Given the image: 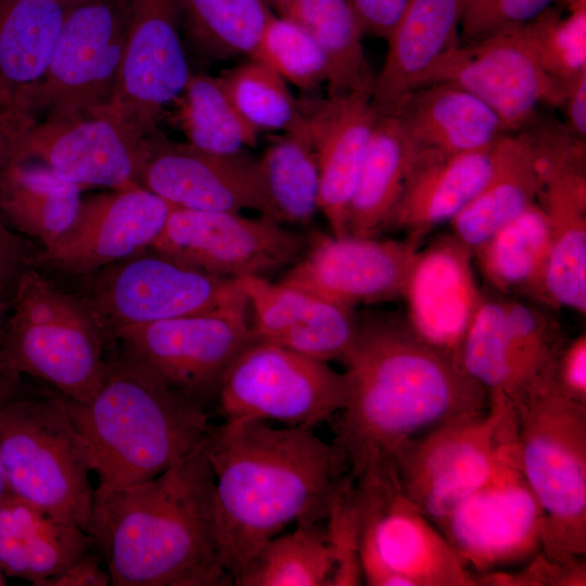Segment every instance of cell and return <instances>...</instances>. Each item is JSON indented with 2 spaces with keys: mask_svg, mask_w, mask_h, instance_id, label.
<instances>
[{
  "mask_svg": "<svg viewBox=\"0 0 586 586\" xmlns=\"http://www.w3.org/2000/svg\"><path fill=\"white\" fill-rule=\"evenodd\" d=\"M215 487L220 561L234 585L259 549L293 521L316 523L348 474L341 450L311 428L225 421L204 442Z\"/></svg>",
  "mask_w": 586,
  "mask_h": 586,
  "instance_id": "7a4b0ae2",
  "label": "cell"
},
{
  "mask_svg": "<svg viewBox=\"0 0 586 586\" xmlns=\"http://www.w3.org/2000/svg\"><path fill=\"white\" fill-rule=\"evenodd\" d=\"M252 310L256 340L329 361L341 359L357 327V313L263 277L234 279Z\"/></svg>",
  "mask_w": 586,
  "mask_h": 586,
  "instance_id": "cb8c5ba5",
  "label": "cell"
},
{
  "mask_svg": "<svg viewBox=\"0 0 586 586\" xmlns=\"http://www.w3.org/2000/svg\"><path fill=\"white\" fill-rule=\"evenodd\" d=\"M543 511L519 462L515 416L486 479L437 528L475 575L532 560L542 549Z\"/></svg>",
  "mask_w": 586,
  "mask_h": 586,
  "instance_id": "ba28073f",
  "label": "cell"
},
{
  "mask_svg": "<svg viewBox=\"0 0 586 586\" xmlns=\"http://www.w3.org/2000/svg\"><path fill=\"white\" fill-rule=\"evenodd\" d=\"M20 374L0 367V407L17 397Z\"/></svg>",
  "mask_w": 586,
  "mask_h": 586,
  "instance_id": "f5cc1de1",
  "label": "cell"
},
{
  "mask_svg": "<svg viewBox=\"0 0 586 586\" xmlns=\"http://www.w3.org/2000/svg\"><path fill=\"white\" fill-rule=\"evenodd\" d=\"M151 132L109 104L89 112L30 119L15 139L11 164L39 163L84 189L131 188L140 186L143 144Z\"/></svg>",
  "mask_w": 586,
  "mask_h": 586,
  "instance_id": "4fadbf2b",
  "label": "cell"
},
{
  "mask_svg": "<svg viewBox=\"0 0 586 586\" xmlns=\"http://www.w3.org/2000/svg\"><path fill=\"white\" fill-rule=\"evenodd\" d=\"M413 0H349L362 35L387 40Z\"/></svg>",
  "mask_w": 586,
  "mask_h": 586,
  "instance_id": "c3c4849f",
  "label": "cell"
},
{
  "mask_svg": "<svg viewBox=\"0 0 586 586\" xmlns=\"http://www.w3.org/2000/svg\"><path fill=\"white\" fill-rule=\"evenodd\" d=\"M268 5L272 9V11L278 14L285 16L290 5L292 3V0H265Z\"/></svg>",
  "mask_w": 586,
  "mask_h": 586,
  "instance_id": "11a10c76",
  "label": "cell"
},
{
  "mask_svg": "<svg viewBox=\"0 0 586 586\" xmlns=\"http://www.w3.org/2000/svg\"><path fill=\"white\" fill-rule=\"evenodd\" d=\"M539 63L556 80L569 86L586 71V11L561 15L552 5L522 26Z\"/></svg>",
  "mask_w": 586,
  "mask_h": 586,
  "instance_id": "7bdbcfd3",
  "label": "cell"
},
{
  "mask_svg": "<svg viewBox=\"0 0 586 586\" xmlns=\"http://www.w3.org/2000/svg\"><path fill=\"white\" fill-rule=\"evenodd\" d=\"M460 368L489 394L514 403L542 372L511 332L504 296L483 291L482 301L463 337Z\"/></svg>",
  "mask_w": 586,
  "mask_h": 586,
  "instance_id": "1f68e13d",
  "label": "cell"
},
{
  "mask_svg": "<svg viewBox=\"0 0 586 586\" xmlns=\"http://www.w3.org/2000/svg\"><path fill=\"white\" fill-rule=\"evenodd\" d=\"M94 547L91 535L78 525L12 493L0 504V568L4 575L38 586Z\"/></svg>",
  "mask_w": 586,
  "mask_h": 586,
  "instance_id": "83f0119b",
  "label": "cell"
},
{
  "mask_svg": "<svg viewBox=\"0 0 586 586\" xmlns=\"http://www.w3.org/2000/svg\"><path fill=\"white\" fill-rule=\"evenodd\" d=\"M504 138L488 148L463 153L417 149L390 227L423 240L431 229L450 221L489 180Z\"/></svg>",
  "mask_w": 586,
  "mask_h": 586,
  "instance_id": "d4e9b609",
  "label": "cell"
},
{
  "mask_svg": "<svg viewBox=\"0 0 586 586\" xmlns=\"http://www.w3.org/2000/svg\"><path fill=\"white\" fill-rule=\"evenodd\" d=\"M562 107L565 110V125L578 137H586V71L569 85Z\"/></svg>",
  "mask_w": 586,
  "mask_h": 586,
  "instance_id": "f907efd6",
  "label": "cell"
},
{
  "mask_svg": "<svg viewBox=\"0 0 586 586\" xmlns=\"http://www.w3.org/2000/svg\"><path fill=\"white\" fill-rule=\"evenodd\" d=\"M558 0H464L460 42L521 27L536 18Z\"/></svg>",
  "mask_w": 586,
  "mask_h": 586,
  "instance_id": "f6af8a7d",
  "label": "cell"
},
{
  "mask_svg": "<svg viewBox=\"0 0 586 586\" xmlns=\"http://www.w3.org/2000/svg\"><path fill=\"white\" fill-rule=\"evenodd\" d=\"M324 519V534L333 558L329 586L360 585V504L356 483L348 474L333 492Z\"/></svg>",
  "mask_w": 586,
  "mask_h": 586,
  "instance_id": "ee69618b",
  "label": "cell"
},
{
  "mask_svg": "<svg viewBox=\"0 0 586 586\" xmlns=\"http://www.w3.org/2000/svg\"><path fill=\"white\" fill-rule=\"evenodd\" d=\"M537 202L549 225L546 293L550 307L586 313V190L539 187Z\"/></svg>",
  "mask_w": 586,
  "mask_h": 586,
  "instance_id": "836d02e7",
  "label": "cell"
},
{
  "mask_svg": "<svg viewBox=\"0 0 586 586\" xmlns=\"http://www.w3.org/2000/svg\"><path fill=\"white\" fill-rule=\"evenodd\" d=\"M29 119L12 109L0 106V187L5 169L11 164L15 139Z\"/></svg>",
  "mask_w": 586,
  "mask_h": 586,
  "instance_id": "816d5d0a",
  "label": "cell"
},
{
  "mask_svg": "<svg viewBox=\"0 0 586 586\" xmlns=\"http://www.w3.org/2000/svg\"><path fill=\"white\" fill-rule=\"evenodd\" d=\"M552 375L559 388L570 398L586 404V336L564 342L553 365Z\"/></svg>",
  "mask_w": 586,
  "mask_h": 586,
  "instance_id": "bcb514c9",
  "label": "cell"
},
{
  "mask_svg": "<svg viewBox=\"0 0 586 586\" xmlns=\"http://www.w3.org/2000/svg\"><path fill=\"white\" fill-rule=\"evenodd\" d=\"M464 0H413L390 37L387 53L374 77L371 100L387 114L460 42Z\"/></svg>",
  "mask_w": 586,
  "mask_h": 586,
  "instance_id": "484cf974",
  "label": "cell"
},
{
  "mask_svg": "<svg viewBox=\"0 0 586 586\" xmlns=\"http://www.w3.org/2000/svg\"><path fill=\"white\" fill-rule=\"evenodd\" d=\"M171 208L141 186L90 196L81 201L71 228L36 259L74 275L127 259L151 247Z\"/></svg>",
  "mask_w": 586,
  "mask_h": 586,
  "instance_id": "44dd1931",
  "label": "cell"
},
{
  "mask_svg": "<svg viewBox=\"0 0 586 586\" xmlns=\"http://www.w3.org/2000/svg\"><path fill=\"white\" fill-rule=\"evenodd\" d=\"M386 115L398 119L417 149L463 153L488 148L510 135L491 107L449 82L410 90Z\"/></svg>",
  "mask_w": 586,
  "mask_h": 586,
  "instance_id": "4316f807",
  "label": "cell"
},
{
  "mask_svg": "<svg viewBox=\"0 0 586 586\" xmlns=\"http://www.w3.org/2000/svg\"><path fill=\"white\" fill-rule=\"evenodd\" d=\"M11 494L5 471L0 458V504Z\"/></svg>",
  "mask_w": 586,
  "mask_h": 586,
  "instance_id": "6f0895ef",
  "label": "cell"
},
{
  "mask_svg": "<svg viewBox=\"0 0 586 586\" xmlns=\"http://www.w3.org/2000/svg\"><path fill=\"white\" fill-rule=\"evenodd\" d=\"M449 82L471 92L517 132L540 105L562 107L568 87L539 63L522 26L500 31L446 53L421 86Z\"/></svg>",
  "mask_w": 586,
  "mask_h": 586,
  "instance_id": "2e32d148",
  "label": "cell"
},
{
  "mask_svg": "<svg viewBox=\"0 0 586 586\" xmlns=\"http://www.w3.org/2000/svg\"><path fill=\"white\" fill-rule=\"evenodd\" d=\"M255 60L308 93L329 80L330 67L322 49L304 27L288 16L273 14Z\"/></svg>",
  "mask_w": 586,
  "mask_h": 586,
  "instance_id": "b9f144b4",
  "label": "cell"
},
{
  "mask_svg": "<svg viewBox=\"0 0 586 586\" xmlns=\"http://www.w3.org/2000/svg\"><path fill=\"white\" fill-rule=\"evenodd\" d=\"M421 243L412 237L311 233L305 253L280 282L351 309L392 302L404 297Z\"/></svg>",
  "mask_w": 586,
  "mask_h": 586,
  "instance_id": "ac0fdd59",
  "label": "cell"
},
{
  "mask_svg": "<svg viewBox=\"0 0 586 586\" xmlns=\"http://www.w3.org/2000/svg\"><path fill=\"white\" fill-rule=\"evenodd\" d=\"M127 34V0H76L25 115L89 112L112 99Z\"/></svg>",
  "mask_w": 586,
  "mask_h": 586,
  "instance_id": "5bb4252c",
  "label": "cell"
},
{
  "mask_svg": "<svg viewBox=\"0 0 586 586\" xmlns=\"http://www.w3.org/2000/svg\"><path fill=\"white\" fill-rule=\"evenodd\" d=\"M316 40L329 63L328 93L368 91L371 74L349 0H292L286 13Z\"/></svg>",
  "mask_w": 586,
  "mask_h": 586,
  "instance_id": "8d00e7d4",
  "label": "cell"
},
{
  "mask_svg": "<svg viewBox=\"0 0 586 586\" xmlns=\"http://www.w3.org/2000/svg\"><path fill=\"white\" fill-rule=\"evenodd\" d=\"M513 404L520 467L544 517L540 552L576 562L586 553V404L559 388L552 366Z\"/></svg>",
  "mask_w": 586,
  "mask_h": 586,
  "instance_id": "5b68a950",
  "label": "cell"
},
{
  "mask_svg": "<svg viewBox=\"0 0 586 586\" xmlns=\"http://www.w3.org/2000/svg\"><path fill=\"white\" fill-rule=\"evenodd\" d=\"M514 416L513 403L488 395L487 409L442 423L395 455L400 493L436 526L488 475L495 450Z\"/></svg>",
  "mask_w": 586,
  "mask_h": 586,
  "instance_id": "7c38bea8",
  "label": "cell"
},
{
  "mask_svg": "<svg viewBox=\"0 0 586 586\" xmlns=\"http://www.w3.org/2000/svg\"><path fill=\"white\" fill-rule=\"evenodd\" d=\"M309 234L283 228L270 217L240 212L171 208L151 249L173 262L214 276L263 277L294 265Z\"/></svg>",
  "mask_w": 586,
  "mask_h": 586,
  "instance_id": "9a60e30c",
  "label": "cell"
},
{
  "mask_svg": "<svg viewBox=\"0 0 586 586\" xmlns=\"http://www.w3.org/2000/svg\"><path fill=\"white\" fill-rule=\"evenodd\" d=\"M218 78L240 116L258 133L307 136L300 101L291 93L288 82L266 63L249 59Z\"/></svg>",
  "mask_w": 586,
  "mask_h": 586,
  "instance_id": "60d3db41",
  "label": "cell"
},
{
  "mask_svg": "<svg viewBox=\"0 0 586 586\" xmlns=\"http://www.w3.org/2000/svg\"><path fill=\"white\" fill-rule=\"evenodd\" d=\"M347 379L328 361L259 340L228 369L217 394L225 421H278L311 428L346 405Z\"/></svg>",
  "mask_w": 586,
  "mask_h": 586,
  "instance_id": "8fae6325",
  "label": "cell"
},
{
  "mask_svg": "<svg viewBox=\"0 0 586 586\" xmlns=\"http://www.w3.org/2000/svg\"><path fill=\"white\" fill-rule=\"evenodd\" d=\"M11 302L12 300L0 294V343L3 339L7 320L11 311Z\"/></svg>",
  "mask_w": 586,
  "mask_h": 586,
  "instance_id": "db71d44e",
  "label": "cell"
},
{
  "mask_svg": "<svg viewBox=\"0 0 586 586\" xmlns=\"http://www.w3.org/2000/svg\"><path fill=\"white\" fill-rule=\"evenodd\" d=\"M138 183L174 207L253 209L268 217L257 158L246 150L212 153L168 139L156 129L144 140Z\"/></svg>",
  "mask_w": 586,
  "mask_h": 586,
  "instance_id": "d6986e66",
  "label": "cell"
},
{
  "mask_svg": "<svg viewBox=\"0 0 586 586\" xmlns=\"http://www.w3.org/2000/svg\"><path fill=\"white\" fill-rule=\"evenodd\" d=\"M257 169L268 217L281 225H309L319 211L320 178L308 136L280 133L272 137L257 157Z\"/></svg>",
  "mask_w": 586,
  "mask_h": 586,
  "instance_id": "d590c367",
  "label": "cell"
},
{
  "mask_svg": "<svg viewBox=\"0 0 586 586\" xmlns=\"http://www.w3.org/2000/svg\"><path fill=\"white\" fill-rule=\"evenodd\" d=\"M549 249L548 219L536 202L472 253L492 291L550 306L546 293Z\"/></svg>",
  "mask_w": 586,
  "mask_h": 586,
  "instance_id": "f546056e",
  "label": "cell"
},
{
  "mask_svg": "<svg viewBox=\"0 0 586 586\" xmlns=\"http://www.w3.org/2000/svg\"><path fill=\"white\" fill-rule=\"evenodd\" d=\"M63 398L103 485L157 476L196 449L213 426L203 404L123 356L110 362L90 400Z\"/></svg>",
  "mask_w": 586,
  "mask_h": 586,
  "instance_id": "277c9868",
  "label": "cell"
},
{
  "mask_svg": "<svg viewBox=\"0 0 586 586\" xmlns=\"http://www.w3.org/2000/svg\"><path fill=\"white\" fill-rule=\"evenodd\" d=\"M82 189L39 163L10 164L0 187V216L44 249L73 225Z\"/></svg>",
  "mask_w": 586,
  "mask_h": 586,
  "instance_id": "d6a6232c",
  "label": "cell"
},
{
  "mask_svg": "<svg viewBox=\"0 0 586 586\" xmlns=\"http://www.w3.org/2000/svg\"><path fill=\"white\" fill-rule=\"evenodd\" d=\"M76 0H0V88L25 115ZM26 116V115H25Z\"/></svg>",
  "mask_w": 586,
  "mask_h": 586,
  "instance_id": "f1b7e54d",
  "label": "cell"
},
{
  "mask_svg": "<svg viewBox=\"0 0 586 586\" xmlns=\"http://www.w3.org/2000/svg\"><path fill=\"white\" fill-rule=\"evenodd\" d=\"M182 26L206 58L256 59L275 12L265 0H180Z\"/></svg>",
  "mask_w": 586,
  "mask_h": 586,
  "instance_id": "74e56055",
  "label": "cell"
},
{
  "mask_svg": "<svg viewBox=\"0 0 586 586\" xmlns=\"http://www.w3.org/2000/svg\"><path fill=\"white\" fill-rule=\"evenodd\" d=\"M360 504L359 559L370 586H476L449 542L398 489L394 474L355 482Z\"/></svg>",
  "mask_w": 586,
  "mask_h": 586,
  "instance_id": "9c48e42d",
  "label": "cell"
},
{
  "mask_svg": "<svg viewBox=\"0 0 586 586\" xmlns=\"http://www.w3.org/2000/svg\"><path fill=\"white\" fill-rule=\"evenodd\" d=\"M333 558L324 531L315 523L298 524L275 536L235 579L238 586H329Z\"/></svg>",
  "mask_w": 586,
  "mask_h": 586,
  "instance_id": "ab89813d",
  "label": "cell"
},
{
  "mask_svg": "<svg viewBox=\"0 0 586 586\" xmlns=\"http://www.w3.org/2000/svg\"><path fill=\"white\" fill-rule=\"evenodd\" d=\"M0 106L2 107H7V109H12L13 110V102H12V99L10 98V95L3 91L1 88H0Z\"/></svg>",
  "mask_w": 586,
  "mask_h": 586,
  "instance_id": "680465c9",
  "label": "cell"
},
{
  "mask_svg": "<svg viewBox=\"0 0 586 586\" xmlns=\"http://www.w3.org/2000/svg\"><path fill=\"white\" fill-rule=\"evenodd\" d=\"M103 559L93 549L87 551L61 573L43 579L38 586H107L110 574Z\"/></svg>",
  "mask_w": 586,
  "mask_h": 586,
  "instance_id": "681fc988",
  "label": "cell"
},
{
  "mask_svg": "<svg viewBox=\"0 0 586 586\" xmlns=\"http://www.w3.org/2000/svg\"><path fill=\"white\" fill-rule=\"evenodd\" d=\"M181 25L180 0H127L124 54L109 105L150 131L192 74Z\"/></svg>",
  "mask_w": 586,
  "mask_h": 586,
  "instance_id": "ffe728a7",
  "label": "cell"
},
{
  "mask_svg": "<svg viewBox=\"0 0 586 586\" xmlns=\"http://www.w3.org/2000/svg\"><path fill=\"white\" fill-rule=\"evenodd\" d=\"M109 267L89 303L104 331L204 313L243 293L234 279L182 266L155 252Z\"/></svg>",
  "mask_w": 586,
  "mask_h": 586,
  "instance_id": "e0dca14e",
  "label": "cell"
},
{
  "mask_svg": "<svg viewBox=\"0 0 586 586\" xmlns=\"http://www.w3.org/2000/svg\"><path fill=\"white\" fill-rule=\"evenodd\" d=\"M340 360L348 396L333 444L354 481L393 472L407 442L488 407L487 391L400 314H357L354 340Z\"/></svg>",
  "mask_w": 586,
  "mask_h": 586,
  "instance_id": "6da1fadb",
  "label": "cell"
},
{
  "mask_svg": "<svg viewBox=\"0 0 586 586\" xmlns=\"http://www.w3.org/2000/svg\"><path fill=\"white\" fill-rule=\"evenodd\" d=\"M0 458L13 495L90 532L92 470L62 395L0 407Z\"/></svg>",
  "mask_w": 586,
  "mask_h": 586,
  "instance_id": "52a82bcc",
  "label": "cell"
},
{
  "mask_svg": "<svg viewBox=\"0 0 586 586\" xmlns=\"http://www.w3.org/2000/svg\"><path fill=\"white\" fill-rule=\"evenodd\" d=\"M33 246L13 232L0 216V294L12 300L22 273L30 267Z\"/></svg>",
  "mask_w": 586,
  "mask_h": 586,
  "instance_id": "7dc6e473",
  "label": "cell"
},
{
  "mask_svg": "<svg viewBox=\"0 0 586 586\" xmlns=\"http://www.w3.org/2000/svg\"><path fill=\"white\" fill-rule=\"evenodd\" d=\"M568 13L586 11V0H558Z\"/></svg>",
  "mask_w": 586,
  "mask_h": 586,
  "instance_id": "9f6ffc18",
  "label": "cell"
},
{
  "mask_svg": "<svg viewBox=\"0 0 586 586\" xmlns=\"http://www.w3.org/2000/svg\"><path fill=\"white\" fill-rule=\"evenodd\" d=\"M5 579H4V573L2 571V569L0 568V586H3L5 585Z\"/></svg>",
  "mask_w": 586,
  "mask_h": 586,
  "instance_id": "91938a15",
  "label": "cell"
},
{
  "mask_svg": "<svg viewBox=\"0 0 586 586\" xmlns=\"http://www.w3.org/2000/svg\"><path fill=\"white\" fill-rule=\"evenodd\" d=\"M472 251L453 233L419 250L404 297L407 321L426 344L459 365L466 332L483 291L472 270Z\"/></svg>",
  "mask_w": 586,
  "mask_h": 586,
  "instance_id": "7402d4cb",
  "label": "cell"
},
{
  "mask_svg": "<svg viewBox=\"0 0 586 586\" xmlns=\"http://www.w3.org/2000/svg\"><path fill=\"white\" fill-rule=\"evenodd\" d=\"M249 310L242 293L204 313L122 327L112 335L123 357L206 407L232 362L256 340Z\"/></svg>",
  "mask_w": 586,
  "mask_h": 586,
  "instance_id": "30bf717a",
  "label": "cell"
},
{
  "mask_svg": "<svg viewBox=\"0 0 586 586\" xmlns=\"http://www.w3.org/2000/svg\"><path fill=\"white\" fill-rule=\"evenodd\" d=\"M539 186L521 139L510 133L489 180L449 222L453 234L472 252L537 202Z\"/></svg>",
  "mask_w": 586,
  "mask_h": 586,
  "instance_id": "e575fe53",
  "label": "cell"
},
{
  "mask_svg": "<svg viewBox=\"0 0 586 586\" xmlns=\"http://www.w3.org/2000/svg\"><path fill=\"white\" fill-rule=\"evenodd\" d=\"M103 336L89 303L62 292L29 267L12 296L0 367L41 379L62 396L85 403L97 394L109 372Z\"/></svg>",
  "mask_w": 586,
  "mask_h": 586,
  "instance_id": "8992f818",
  "label": "cell"
},
{
  "mask_svg": "<svg viewBox=\"0 0 586 586\" xmlns=\"http://www.w3.org/2000/svg\"><path fill=\"white\" fill-rule=\"evenodd\" d=\"M173 104L176 123L193 146L234 154L257 145L258 132L240 116L218 76L191 74Z\"/></svg>",
  "mask_w": 586,
  "mask_h": 586,
  "instance_id": "f35d334b",
  "label": "cell"
},
{
  "mask_svg": "<svg viewBox=\"0 0 586 586\" xmlns=\"http://www.w3.org/2000/svg\"><path fill=\"white\" fill-rule=\"evenodd\" d=\"M204 442L155 477L94 488L89 533L112 586L233 585L220 561Z\"/></svg>",
  "mask_w": 586,
  "mask_h": 586,
  "instance_id": "3957f363",
  "label": "cell"
},
{
  "mask_svg": "<svg viewBox=\"0 0 586 586\" xmlns=\"http://www.w3.org/2000/svg\"><path fill=\"white\" fill-rule=\"evenodd\" d=\"M300 103L318 162L319 211L333 235L347 234L349 203L378 117L371 92L328 93Z\"/></svg>",
  "mask_w": 586,
  "mask_h": 586,
  "instance_id": "603a6c76",
  "label": "cell"
},
{
  "mask_svg": "<svg viewBox=\"0 0 586 586\" xmlns=\"http://www.w3.org/2000/svg\"><path fill=\"white\" fill-rule=\"evenodd\" d=\"M416 145L393 115L375 120L347 215V233L377 238L390 227Z\"/></svg>",
  "mask_w": 586,
  "mask_h": 586,
  "instance_id": "4dcf8cb0",
  "label": "cell"
}]
</instances>
